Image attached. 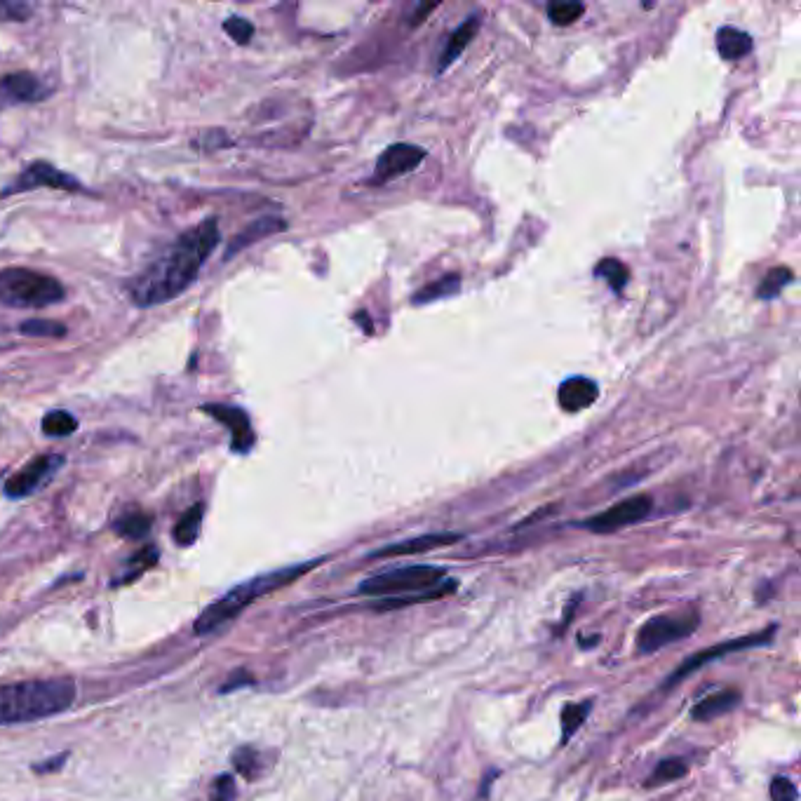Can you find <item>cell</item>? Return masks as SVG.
I'll list each match as a JSON object with an SVG mask.
<instances>
[{
    "label": "cell",
    "instance_id": "cell-1",
    "mask_svg": "<svg viewBox=\"0 0 801 801\" xmlns=\"http://www.w3.org/2000/svg\"><path fill=\"white\" fill-rule=\"evenodd\" d=\"M219 245L217 219H205L203 224L186 231L158 261H153L144 273L130 282L132 304L141 308L158 306L184 294L198 278L205 259Z\"/></svg>",
    "mask_w": 801,
    "mask_h": 801
},
{
    "label": "cell",
    "instance_id": "cell-2",
    "mask_svg": "<svg viewBox=\"0 0 801 801\" xmlns=\"http://www.w3.org/2000/svg\"><path fill=\"white\" fill-rule=\"evenodd\" d=\"M76 698L71 677L29 679L0 686V724H26L69 710Z\"/></svg>",
    "mask_w": 801,
    "mask_h": 801
},
{
    "label": "cell",
    "instance_id": "cell-3",
    "mask_svg": "<svg viewBox=\"0 0 801 801\" xmlns=\"http://www.w3.org/2000/svg\"><path fill=\"white\" fill-rule=\"evenodd\" d=\"M318 564H322V560L271 571V574H261L257 578H252V581L238 585V588L228 590L224 597L217 599L214 604H210V607H207L203 614L198 616V621H195V635H200V637L210 635V632L221 628L224 623L233 621V618L238 616L242 609L249 607L252 602H257L259 597L271 595V592L285 588V585L296 581V578H301L306 571L318 567Z\"/></svg>",
    "mask_w": 801,
    "mask_h": 801
},
{
    "label": "cell",
    "instance_id": "cell-4",
    "mask_svg": "<svg viewBox=\"0 0 801 801\" xmlns=\"http://www.w3.org/2000/svg\"><path fill=\"white\" fill-rule=\"evenodd\" d=\"M66 289L57 278L29 268L0 271V304L8 308H45L64 301Z\"/></svg>",
    "mask_w": 801,
    "mask_h": 801
},
{
    "label": "cell",
    "instance_id": "cell-5",
    "mask_svg": "<svg viewBox=\"0 0 801 801\" xmlns=\"http://www.w3.org/2000/svg\"><path fill=\"white\" fill-rule=\"evenodd\" d=\"M444 581H447V569L430 567V564H412V567L381 571V574L365 578L358 585V595L379 599L421 595V592L437 590Z\"/></svg>",
    "mask_w": 801,
    "mask_h": 801
},
{
    "label": "cell",
    "instance_id": "cell-6",
    "mask_svg": "<svg viewBox=\"0 0 801 801\" xmlns=\"http://www.w3.org/2000/svg\"><path fill=\"white\" fill-rule=\"evenodd\" d=\"M700 618L696 611L684 614H663L649 618L637 632V651L639 654H656L663 646L682 642L696 632Z\"/></svg>",
    "mask_w": 801,
    "mask_h": 801
},
{
    "label": "cell",
    "instance_id": "cell-7",
    "mask_svg": "<svg viewBox=\"0 0 801 801\" xmlns=\"http://www.w3.org/2000/svg\"><path fill=\"white\" fill-rule=\"evenodd\" d=\"M773 635H776V628H766V630H759L755 635H747V637H738V639H731V642H719L715 646H710V649L705 651H698V654H693L691 658H686L684 663H679V668L672 672L668 677V682H665V689H672L677 682H682L684 677L693 675V672L703 668L705 663L715 661V658H722V656H729V654H736V651H743V649H757V646H764L769 644Z\"/></svg>",
    "mask_w": 801,
    "mask_h": 801
},
{
    "label": "cell",
    "instance_id": "cell-8",
    "mask_svg": "<svg viewBox=\"0 0 801 801\" xmlns=\"http://www.w3.org/2000/svg\"><path fill=\"white\" fill-rule=\"evenodd\" d=\"M651 508H654V501H651L649 496H632L625 498L621 503H616V506L607 508L604 513L585 520L581 527L592 531V534H614L618 529H625L630 527V524L642 522L644 517L651 513Z\"/></svg>",
    "mask_w": 801,
    "mask_h": 801
},
{
    "label": "cell",
    "instance_id": "cell-9",
    "mask_svg": "<svg viewBox=\"0 0 801 801\" xmlns=\"http://www.w3.org/2000/svg\"><path fill=\"white\" fill-rule=\"evenodd\" d=\"M62 463L64 459L57 454L36 456V459L26 463L19 473H15L8 482H5V494L10 498H26L36 494L38 489H43L45 484L55 477L57 470L62 468Z\"/></svg>",
    "mask_w": 801,
    "mask_h": 801
},
{
    "label": "cell",
    "instance_id": "cell-10",
    "mask_svg": "<svg viewBox=\"0 0 801 801\" xmlns=\"http://www.w3.org/2000/svg\"><path fill=\"white\" fill-rule=\"evenodd\" d=\"M423 160H426V151L414 144H393L381 153L376 160V170L372 184H386L397 177L414 172Z\"/></svg>",
    "mask_w": 801,
    "mask_h": 801
},
{
    "label": "cell",
    "instance_id": "cell-11",
    "mask_svg": "<svg viewBox=\"0 0 801 801\" xmlns=\"http://www.w3.org/2000/svg\"><path fill=\"white\" fill-rule=\"evenodd\" d=\"M40 186L62 188V191H83L80 181L69 177V174L55 170L50 163H33L29 170H26L22 177H19L15 184L8 188V191H3V195L33 191V188H40Z\"/></svg>",
    "mask_w": 801,
    "mask_h": 801
},
{
    "label": "cell",
    "instance_id": "cell-12",
    "mask_svg": "<svg viewBox=\"0 0 801 801\" xmlns=\"http://www.w3.org/2000/svg\"><path fill=\"white\" fill-rule=\"evenodd\" d=\"M203 412H207L212 416V419H217L219 423H224V426L231 430V435H233L231 447H233L235 454H247L249 449L254 447L252 423H249V416L242 412L240 407L205 405Z\"/></svg>",
    "mask_w": 801,
    "mask_h": 801
},
{
    "label": "cell",
    "instance_id": "cell-13",
    "mask_svg": "<svg viewBox=\"0 0 801 801\" xmlns=\"http://www.w3.org/2000/svg\"><path fill=\"white\" fill-rule=\"evenodd\" d=\"M461 538H463V534H449V531H444V534L416 536V538H409V541H400V543L386 545V548H381V550H374L369 557H372V560H386V557L421 555V553H430V550L447 548V545L459 543Z\"/></svg>",
    "mask_w": 801,
    "mask_h": 801
},
{
    "label": "cell",
    "instance_id": "cell-14",
    "mask_svg": "<svg viewBox=\"0 0 801 801\" xmlns=\"http://www.w3.org/2000/svg\"><path fill=\"white\" fill-rule=\"evenodd\" d=\"M47 97V87L31 73H8L0 78V102L5 104H33Z\"/></svg>",
    "mask_w": 801,
    "mask_h": 801
},
{
    "label": "cell",
    "instance_id": "cell-15",
    "mask_svg": "<svg viewBox=\"0 0 801 801\" xmlns=\"http://www.w3.org/2000/svg\"><path fill=\"white\" fill-rule=\"evenodd\" d=\"M597 395L599 388L595 381L588 379V376H571V379L562 381L560 390H557V402H560L564 412L576 414L595 405Z\"/></svg>",
    "mask_w": 801,
    "mask_h": 801
},
{
    "label": "cell",
    "instance_id": "cell-16",
    "mask_svg": "<svg viewBox=\"0 0 801 801\" xmlns=\"http://www.w3.org/2000/svg\"><path fill=\"white\" fill-rule=\"evenodd\" d=\"M740 691L736 689H722L717 693H710V696L700 698L696 705H693L691 717L696 722H712V719L726 715V712H733L740 705Z\"/></svg>",
    "mask_w": 801,
    "mask_h": 801
},
{
    "label": "cell",
    "instance_id": "cell-17",
    "mask_svg": "<svg viewBox=\"0 0 801 801\" xmlns=\"http://www.w3.org/2000/svg\"><path fill=\"white\" fill-rule=\"evenodd\" d=\"M477 29H480V19L477 17H470L468 22H463L459 29H456L454 33H452V38H449V43H447V47H444L442 50V55H440V62H437V71H444V69H449V66H452L456 59H459L461 55H463V50H466V47L470 45V40L475 38V33H477Z\"/></svg>",
    "mask_w": 801,
    "mask_h": 801
},
{
    "label": "cell",
    "instance_id": "cell-18",
    "mask_svg": "<svg viewBox=\"0 0 801 801\" xmlns=\"http://www.w3.org/2000/svg\"><path fill=\"white\" fill-rule=\"evenodd\" d=\"M717 52L729 62L750 55L752 52V38L750 33L736 29V26H722L717 31Z\"/></svg>",
    "mask_w": 801,
    "mask_h": 801
},
{
    "label": "cell",
    "instance_id": "cell-19",
    "mask_svg": "<svg viewBox=\"0 0 801 801\" xmlns=\"http://www.w3.org/2000/svg\"><path fill=\"white\" fill-rule=\"evenodd\" d=\"M282 228H285V221L275 219V217H266V219L254 221L252 226H247L245 231H242L238 238L231 242V247H228V252H226V259L235 257V254H238L242 247H249L254 240H261V238H266V235L278 233V231H282Z\"/></svg>",
    "mask_w": 801,
    "mask_h": 801
},
{
    "label": "cell",
    "instance_id": "cell-20",
    "mask_svg": "<svg viewBox=\"0 0 801 801\" xmlns=\"http://www.w3.org/2000/svg\"><path fill=\"white\" fill-rule=\"evenodd\" d=\"M203 515H205L203 503H195L193 508H188L186 513L181 515L177 527H174V541H177V545H181V548H188V545H193L195 541H198Z\"/></svg>",
    "mask_w": 801,
    "mask_h": 801
},
{
    "label": "cell",
    "instance_id": "cell-21",
    "mask_svg": "<svg viewBox=\"0 0 801 801\" xmlns=\"http://www.w3.org/2000/svg\"><path fill=\"white\" fill-rule=\"evenodd\" d=\"M151 524H153L151 515L144 513V510L134 508L120 515L116 524H113V529H116L123 538H144L148 531H151Z\"/></svg>",
    "mask_w": 801,
    "mask_h": 801
},
{
    "label": "cell",
    "instance_id": "cell-22",
    "mask_svg": "<svg viewBox=\"0 0 801 801\" xmlns=\"http://www.w3.org/2000/svg\"><path fill=\"white\" fill-rule=\"evenodd\" d=\"M686 773H689V764H686L684 759H679V757L663 759V762L656 766V771L646 778V787H661V785L675 783V780L684 778Z\"/></svg>",
    "mask_w": 801,
    "mask_h": 801
},
{
    "label": "cell",
    "instance_id": "cell-23",
    "mask_svg": "<svg viewBox=\"0 0 801 801\" xmlns=\"http://www.w3.org/2000/svg\"><path fill=\"white\" fill-rule=\"evenodd\" d=\"M592 710V700L585 703H567L562 710V745L569 743V738L581 729L585 719H588Z\"/></svg>",
    "mask_w": 801,
    "mask_h": 801
},
{
    "label": "cell",
    "instance_id": "cell-24",
    "mask_svg": "<svg viewBox=\"0 0 801 801\" xmlns=\"http://www.w3.org/2000/svg\"><path fill=\"white\" fill-rule=\"evenodd\" d=\"M461 287V278L459 275H447V278H440L433 285L423 287L419 294L414 296V304L421 306V304H430V301H437L442 299V296H452L459 292Z\"/></svg>",
    "mask_w": 801,
    "mask_h": 801
},
{
    "label": "cell",
    "instance_id": "cell-25",
    "mask_svg": "<svg viewBox=\"0 0 801 801\" xmlns=\"http://www.w3.org/2000/svg\"><path fill=\"white\" fill-rule=\"evenodd\" d=\"M792 280H794V275H792L790 268H785V266L771 268V271L766 273V278L762 280V285H759L757 296H759V299H764V301L776 299V296L783 292V289L790 285Z\"/></svg>",
    "mask_w": 801,
    "mask_h": 801
},
{
    "label": "cell",
    "instance_id": "cell-26",
    "mask_svg": "<svg viewBox=\"0 0 801 801\" xmlns=\"http://www.w3.org/2000/svg\"><path fill=\"white\" fill-rule=\"evenodd\" d=\"M156 562H158V548H156V545H146V548H141L139 553L134 555L130 562H127L125 576H123V578H118L116 583H118V585H123V583L134 581V578H139L141 574H144L146 569H151Z\"/></svg>",
    "mask_w": 801,
    "mask_h": 801
},
{
    "label": "cell",
    "instance_id": "cell-27",
    "mask_svg": "<svg viewBox=\"0 0 801 801\" xmlns=\"http://www.w3.org/2000/svg\"><path fill=\"white\" fill-rule=\"evenodd\" d=\"M233 764L247 780L259 778L264 773V757L254 747H240L233 755Z\"/></svg>",
    "mask_w": 801,
    "mask_h": 801
},
{
    "label": "cell",
    "instance_id": "cell-28",
    "mask_svg": "<svg viewBox=\"0 0 801 801\" xmlns=\"http://www.w3.org/2000/svg\"><path fill=\"white\" fill-rule=\"evenodd\" d=\"M595 275L597 278H604L609 282V287L614 289V292H623L625 282L630 278V271L625 268L623 261L618 259H602L595 268Z\"/></svg>",
    "mask_w": 801,
    "mask_h": 801
},
{
    "label": "cell",
    "instance_id": "cell-29",
    "mask_svg": "<svg viewBox=\"0 0 801 801\" xmlns=\"http://www.w3.org/2000/svg\"><path fill=\"white\" fill-rule=\"evenodd\" d=\"M78 428V419L76 416H71L69 412H64V409H59V412H50L43 419V433L47 437H69L71 433H76Z\"/></svg>",
    "mask_w": 801,
    "mask_h": 801
},
{
    "label": "cell",
    "instance_id": "cell-30",
    "mask_svg": "<svg viewBox=\"0 0 801 801\" xmlns=\"http://www.w3.org/2000/svg\"><path fill=\"white\" fill-rule=\"evenodd\" d=\"M583 12H585V8L581 3H550L548 5L550 22L557 26H571L583 17Z\"/></svg>",
    "mask_w": 801,
    "mask_h": 801
},
{
    "label": "cell",
    "instance_id": "cell-31",
    "mask_svg": "<svg viewBox=\"0 0 801 801\" xmlns=\"http://www.w3.org/2000/svg\"><path fill=\"white\" fill-rule=\"evenodd\" d=\"M19 332L26 336H52V339H59V336L66 334V327L55 320H26L19 327Z\"/></svg>",
    "mask_w": 801,
    "mask_h": 801
},
{
    "label": "cell",
    "instance_id": "cell-32",
    "mask_svg": "<svg viewBox=\"0 0 801 801\" xmlns=\"http://www.w3.org/2000/svg\"><path fill=\"white\" fill-rule=\"evenodd\" d=\"M33 8L29 3H17V0H0V22H26L31 17Z\"/></svg>",
    "mask_w": 801,
    "mask_h": 801
},
{
    "label": "cell",
    "instance_id": "cell-33",
    "mask_svg": "<svg viewBox=\"0 0 801 801\" xmlns=\"http://www.w3.org/2000/svg\"><path fill=\"white\" fill-rule=\"evenodd\" d=\"M224 29L238 45H247L254 36L252 22H247V19H242V17H228L224 22Z\"/></svg>",
    "mask_w": 801,
    "mask_h": 801
},
{
    "label": "cell",
    "instance_id": "cell-34",
    "mask_svg": "<svg viewBox=\"0 0 801 801\" xmlns=\"http://www.w3.org/2000/svg\"><path fill=\"white\" fill-rule=\"evenodd\" d=\"M771 801H799V790L790 778L776 776L771 780Z\"/></svg>",
    "mask_w": 801,
    "mask_h": 801
},
{
    "label": "cell",
    "instance_id": "cell-35",
    "mask_svg": "<svg viewBox=\"0 0 801 801\" xmlns=\"http://www.w3.org/2000/svg\"><path fill=\"white\" fill-rule=\"evenodd\" d=\"M235 792H238V787H235L233 776H228V773H224V776H219L212 783L210 801H233Z\"/></svg>",
    "mask_w": 801,
    "mask_h": 801
},
{
    "label": "cell",
    "instance_id": "cell-36",
    "mask_svg": "<svg viewBox=\"0 0 801 801\" xmlns=\"http://www.w3.org/2000/svg\"><path fill=\"white\" fill-rule=\"evenodd\" d=\"M64 759H66V755H62V757H52V759H50V764H36V766H33V773H50V771L62 769V766H64Z\"/></svg>",
    "mask_w": 801,
    "mask_h": 801
},
{
    "label": "cell",
    "instance_id": "cell-37",
    "mask_svg": "<svg viewBox=\"0 0 801 801\" xmlns=\"http://www.w3.org/2000/svg\"><path fill=\"white\" fill-rule=\"evenodd\" d=\"M435 8H437V5H421L419 12H416V17H414V22H412V24H414V26H416V24H421V22H423V17H428V12H433Z\"/></svg>",
    "mask_w": 801,
    "mask_h": 801
}]
</instances>
